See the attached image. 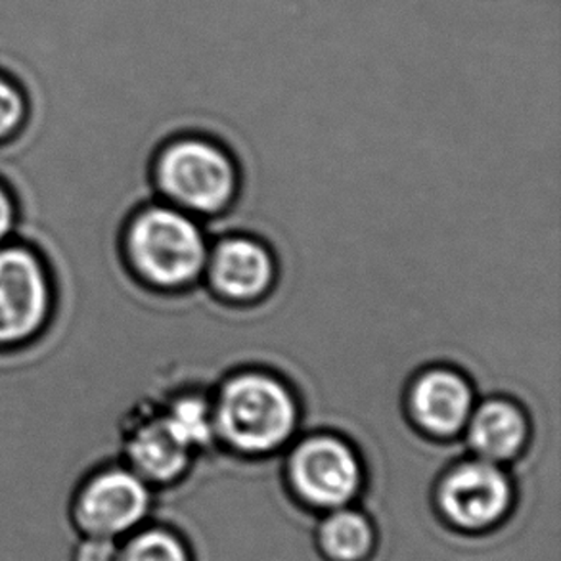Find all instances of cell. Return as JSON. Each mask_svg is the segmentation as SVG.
I'll list each match as a JSON object with an SVG mask.
<instances>
[{"instance_id":"1","label":"cell","mask_w":561,"mask_h":561,"mask_svg":"<svg viewBox=\"0 0 561 561\" xmlns=\"http://www.w3.org/2000/svg\"><path fill=\"white\" fill-rule=\"evenodd\" d=\"M122 243L130 271L152 288L188 286L209 257L204 232L188 215L169 205H148L135 213Z\"/></svg>"},{"instance_id":"2","label":"cell","mask_w":561,"mask_h":561,"mask_svg":"<svg viewBox=\"0 0 561 561\" xmlns=\"http://www.w3.org/2000/svg\"><path fill=\"white\" fill-rule=\"evenodd\" d=\"M297 402L280 379L265 373L232 376L213 409L215 432L230 447L263 455L280 448L297 427Z\"/></svg>"},{"instance_id":"3","label":"cell","mask_w":561,"mask_h":561,"mask_svg":"<svg viewBox=\"0 0 561 561\" xmlns=\"http://www.w3.org/2000/svg\"><path fill=\"white\" fill-rule=\"evenodd\" d=\"M56 286L45 255L27 243L0 245V351L37 342L53 324Z\"/></svg>"},{"instance_id":"4","label":"cell","mask_w":561,"mask_h":561,"mask_svg":"<svg viewBox=\"0 0 561 561\" xmlns=\"http://www.w3.org/2000/svg\"><path fill=\"white\" fill-rule=\"evenodd\" d=\"M156 184L171 204L196 213H217L234 197V163L219 146L181 138L165 146L153 168Z\"/></svg>"},{"instance_id":"5","label":"cell","mask_w":561,"mask_h":561,"mask_svg":"<svg viewBox=\"0 0 561 561\" xmlns=\"http://www.w3.org/2000/svg\"><path fill=\"white\" fill-rule=\"evenodd\" d=\"M152 504L150 485L127 466H104L83 478L69 499L79 537L122 540L137 531Z\"/></svg>"},{"instance_id":"6","label":"cell","mask_w":561,"mask_h":561,"mask_svg":"<svg viewBox=\"0 0 561 561\" xmlns=\"http://www.w3.org/2000/svg\"><path fill=\"white\" fill-rule=\"evenodd\" d=\"M289 478L305 501L335 508L357 494L363 479L355 450L335 435H312L289 456Z\"/></svg>"},{"instance_id":"7","label":"cell","mask_w":561,"mask_h":561,"mask_svg":"<svg viewBox=\"0 0 561 561\" xmlns=\"http://www.w3.org/2000/svg\"><path fill=\"white\" fill-rule=\"evenodd\" d=\"M512 501L506 473L483 458L456 466L440 483L439 504L453 524L478 531L501 519Z\"/></svg>"},{"instance_id":"8","label":"cell","mask_w":561,"mask_h":561,"mask_svg":"<svg viewBox=\"0 0 561 561\" xmlns=\"http://www.w3.org/2000/svg\"><path fill=\"white\" fill-rule=\"evenodd\" d=\"M412 420L433 437L462 432L473 410V391L462 374L433 368L416 378L409 393Z\"/></svg>"},{"instance_id":"9","label":"cell","mask_w":561,"mask_h":561,"mask_svg":"<svg viewBox=\"0 0 561 561\" xmlns=\"http://www.w3.org/2000/svg\"><path fill=\"white\" fill-rule=\"evenodd\" d=\"M205 266L209 268L213 289L230 301H253L265 296L273 284L271 253L245 236H232L217 243Z\"/></svg>"},{"instance_id":"10","label":"cell","mask_w":561,"mask_h":561,"mask_svg":"<svg viewBox=\"0 0 561 561\" xmlns=\"http://www.w3.org/2000/svg\"><path fill=\"white\" fill-rule=\"evenodd\" d=\"M468 443L486 462L510 460L522 450L529 435L527 417L519 407L506 399H489L471 410Z\"/></svg>"},{"instance_id":"11","label":"cell","mask_w":561,"mask_h":561,"mask_svg":"<svg viewBox=\"0 0 561 561\" xmlns=\"http://www.w3.org/2000/svg\"><path fill=\"white\" fill-rule=\"evenodd\" d=\"M127 460L130 470L146 483H168L179 478L190 460V448L184 447L163 420L138 425L127 440Z\"/></svg>"},{"instance_id":"12","label":"cell","mask_w":561,"mask_h":561,"mask_svg":"<svg viewBox=\"0 0 561 561\" xmlns=\"http://www.w3.org/2000/svg\"><path fill=\"white\" fill-rule=\"evenodd\" d=\"M320 540L330 558L357 561L365 558L373 547V529L357 512L340 510L322 525Z\"/></svg>"},{"instance_id":"13","label":"cell","mask_w":561,"mask_h":561,"mask_svg":"<svg viewBox=\"0 0 561 561\" xmlns=\"http://www.w3.org/2000/svg\"><path fill=\"white\" fill-rule=\"evenodd\" d=\"M161 420L168 425L169 432L190 450L209 443L215 433L213 409L199 397H181L165 410Z\"/></svg>"},{"instance_id":"14","label":"cell","mask_w":561,"mask_h":561,"mask_svg":"<svg viewBox=\"0 0 561 561\" xmlns=\"http://www.w3.org/2000/svg\"><path fill=\"white\" fill-rule=\"evenodd\" d=\"M119 561H188L183 545L163 529L130 533L119 545Z\"/></svg>"},{"instance_id":"15","label":"cell","mask_w":561,"mask_h":561,"mask_svg":"<svg viewBox=\"0 0 561 561\" xmlns=\"http://www.w3.org/2000/svg\"><path fill=\"white\" fill-rule=\"evenodd\" d=\"M30 119V100L22 83L0 69V145L22 133Z\"/></svg>"},{"instance_id":"16","label":"cell","mask_w":561,"mask_h":561,"mask_svg":"<svg viewBox=\"0 0 561 561\" xmlns=\"http://www.w3.org/2000/svg\"><path fill=\"white\" fill-rule=\"evenodd\" d=\"M119 540L79 537L71 561H119Z\"/></svg>"},{"instance_id":"17","label":"cell","mask_w":561,"mask_h":561,"mask_svg":"<svg viewBox=\"0 0 561 561\" xmlns=\"http://www.w3.org/2000/svg\"><path fill=\"white\" fill-rule=\"evenodd\" d=\"M20 222V205L14 192L0 181V245L10 242Z\"/></svg>"}]
</instances>
